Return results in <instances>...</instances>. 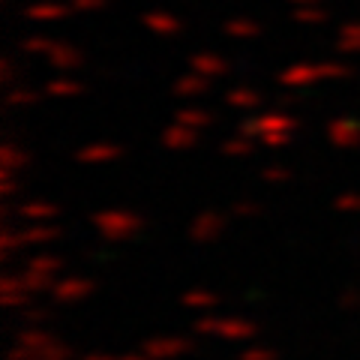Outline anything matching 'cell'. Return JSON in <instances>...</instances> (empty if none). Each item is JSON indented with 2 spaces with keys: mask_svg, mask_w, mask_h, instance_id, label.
I'll use <instances>...</instances> for the list:
<instances>
[{
  "mask_svg": "<svg viewBox=\"0 0 360 360\" xmlns=\"http://www.w3.org/2000/svg\"><path fill=\"white\" fill-rule=\"evenodd\" d=\"M9 360H72V348L63 345L58 336L37 330V328H27L15 336Z\"/></svg>",
  "mask_w": 360,
  "mask_h": 360,
  "instance_id": "obj_1",
  "label": "cell"
},
{
  "mask_svg": "<svg viewBox=\"0 0 360 360\" xmlns=\"http://www.w3.org/2000/svg\"><path fill=\"white\" fill-rule=\"evenodd\" d=\"M198 336H219V340H229V342H240V340H250L255 336V324L246 321V319H238V315H205V319L195 321L193 328Z\"/></svg>",
  "mask_w": 360,
  "mask_h": 360,
  "instance_id": "obj_2",
  "label": "cell"
},
{
  "mask_svg": "<svg viewBox=\"0 0 360 360\" xmlns=\"http://www.w3.org/2000/svg\"><path fill=\"white\" fill-rule=\"evenodd\" d=\"M141 217H135L129 210H103L94 213V229L103 234L105 240L117 243V240H129L141 231Z\"/></svg>",
  "mask_w": 360,
  "mask_h": 360,
  "instance_id": "obj_3",
  "label": "cell"
},
{
  "mask_svg": "<svg viewBox=\"0 0 360 360\" xmlns=\"http://www.w3.org/2000/svg\"><path fill=\"white\" fill-rule=\"evenodd\" d=\"M348 70L340 63H300V66H291L279 75V82L285 87H307L312 82H321V78H342Z\"/></svg>",
  "mask_w": 360,
  "mask_h": 360,
  "instance_id": "obj_4",
  "label": "cell"
},
{
  "mask_svg": "<svg viewBox=\"0 0 360 360\" xmlns=\"http://www.w3.org/2000/svg\"><path fill=\"white\" fill-rule=\"evenodd\" d=\"M60 270V262L51 255H39L21 270V279H25L27 291H42V288H54V276Z\"/></svg>",
  "mask_w": 360,
  "mask_h": 360,
  "instance_id": "obj_5",
  "label": "cell"
},
{
  "mask_svg": "<svg viewBox=\"0 0 360 360\" xmlns=\"http://www.w3.org/2000/svg\"><path fill=\"white\" fill-rule=\"evenodd\" d=\"M186 352H193V340L186 336H153L141 345V354L148 360H174Z\"/></svg>",
  "mask_w": 360,
  "mask_h": 360,
  "instance_id": "obj_6",
  "label": "cell"
},
{
  "mask_svg": "<svg viewBox=\"0 0 360 360\" xmlns=\"http://www.w3.org/2000/svg\"><path fill=\"white\" fill-rule=\"evenodd\" d=\"M60 238L58 225H30V229H21L18 234L6 231L4 234V252H13L15 246H33V243H51Z\"/></svg>",
  "mask_w": 360,
  "mask_h": 360,
  "instance_id": "obj_7",
  "label": "cell"
},
{
  "mask_svg": "<svg viewBox=\"0 0 360 360\" xmlns=\"http://www.w3.org/2000/svg\"><path fill=\"white\" fill-rule=\"evenodd\" d=\"M295 129V120H291L288 115H264V117H252L246 120L240 127V135H246V139H262V135L267 132H291Z\"/></svg>",
  "mask_w": 360,
  "mask_h": 360,
  "instance_id": "obj_8",
  "label": "cell"
},
{
  "mask_svg": "<svg viewBox=\"0 0 360 360\" xmlns=\"http://www.w3.org/2000/svg\"><path fill=\"white\" fill-rule=\"evenodd\" d=\"M94 279H84V276H70V279H60V283H54L51 288V297L58 303H78L84 300L87 295H94Z\"/></svg>",
  "mask_w": 360,
  "mask_h": 360,
  "instance_id": "obj_9",
  "label": "cell"
},
{
  "mask_svg": "<svg viewBox=\"0 0 360 360\" xmlns=\"http://www.w3.org/2000/svg\"><path fill=\"white\" fill-rule=\"evenodd\" d=\"M219 231H222V217H219V213H213V210L201 213V217H195V222L189 225V238H193L195 243L217 240Z\"/></svg>",
  "mask_w": 360,
  "mask_h": 360,
  "instance_id": "obj_10",
  "label": "cell"
},
{
  "mask_svg": "<svg viewBox=\"0 0 360 360\" xmlns=\"http://www.w3.org/2000/svg\"><path fill=\"white\" fill-rule=\"evenodd\" d=\"M328 139L336 144V148H354L360 141V123L352 117H340V120H330L328 127Z\"/></svg>",
  "mask_w": 360,
  "mask_h": 360,
  "instance_id": "obj_11",
  "label": "cell"
},
{
  "mask_svg": "<svg viewBox=\"0 0 360 360\" xmlns=\"http://www.w3.org/2000/svg\"><path fill=\"white\" fill-rule=\"evenodd\" d=\"M120 153L123 150L117 148V144L96 141V144H87V148L78 150V162H84V165H105V162H115Z\"/></svg>",
  "mask_w": 360,
  "mask_h": 360,
  "instance_id": "obj_12",
  "label": "cell"
},
{
  "mask_svg": "<svg viewBox=\"0 0 360 360\" xmlns=\"http://www.w3.org/2000/svg\"><path fill=\"white\" fill-rule=\"evenodd\" d=\"M30 300V291L21 276H6L4 279V303L6 309H25Z\"/></svg>",
  "mask_w": 360,
  "mask_h": 360,
  "instance_id": "obj_13",
  "label": "cell"
},
{
  "mask_svg": "<svg viewBox=\"0 0 360 360\" xmlns=\"http://www.w3.org/2000/svg\"><path fill=\"white\" fill-rule=\"evenodd\" d=\"M195 141H198V132L189 129V127H184V123H177V127H168V129L162 132V144H165V148H172V150L195 148Z\"/></svg>",
  "mask_w": 360,
  "mask_h": 360,
  "instance_id": "obj_14",
  "label": "cell"
},
{
  "mask_svg": "<svg viewBox=\"0 0 360 360\" xmlns=\"http://www.w3.org/2000/svg\"><path fill=\"white\" fill-rule=\"evenodd\" d=\"M180 303H184L186 309H193V312H207V309H213L219 303V295H213V291H207V288H193V291H186V295L180 297Z\"/></svg>",
  "mask_w": 360,
  "mask_h": 360,
  "instance_id": "obj_15",
  "label": "cell"
},
{
  "mask_svg": "<svg viewBox=\"0 0 360 360\" xmlns=\"http://www.w3.org/2000/svg\"><path fill=\"white\" fill-rule=\"evenodd\" d=\"M189 66H193V72L205 75V78H217V75H222L225 70H229L225 60L217 58V54H195V58L189 60Z\"/></svg>",
  "mask_w": 360,
  "mask_h": 360,
  "instance_id": "obj_16",
  "label": "cell"
},
{
  "mask_svg": "<svg viewBox=\"0 0 360 360\" xmlns=\"http://www.w3.org/2000/svg\"><path fill=\"white\" fill-rule=\"evenodd\" d=\"M45 54H49V60H51L54 70H72V66L82 63L78 51H72L70 45H51V49L45 51Z\"/></svg>",
  "mask_w": 360,
  "mask_h": 360,
  "instance_id": "obj_17",
  "label": "cell"
},
{
  "mask_svg": "<svg viewBox=\"0 0 360 360\" xmlns=\"http://www.w3.org/2000/svg\"><path fill=\"white\" fill-rule=\"evenodd\" d=\"M18 217L33 219V222H45V219H54V217H58V207L49 205V201H27V205L18 207Z\"/></svg>",
  "mask_w": 360,
  "mask_h": 360,
  "instance_id": "obj_18",
  "label": "cell"
},
{
  "mask_svg": "<svg viewBox=\"0 0 360 360\" xmlns=\"http://www.w3.org/2000/svg\"><path fill=\"white\" fill-rule=\"evenodd\" d=\"M205 90H207V78L198 75V72H189V75H184L174 84V94L177 96H201Z\"/></svg>",
  "mask_w": 360,
  "mask_h": 360,
  "instance_id": "obj_19",
  "label": "cell"
},
{
  "mask_svg": "<svg viewBox=\"0 0 360 360\" xmlns=\"http://www.w3.org/2000/svg\"><path fill=\"white\" fill-rule=\"evenodd\" d=\"M72 6H60V4H39V6H30L27 9V18L30 21H58L70 13Z\"/></svg>",
  "mask_w": 360,
  "mask_h": 360,
  "instance_id": "obj_20",
  "label": "cell"
},
{
  "mask_svg": "<svg viewBox=\"0 0 360 360\" xmlns=\"http://www.w3.org/2000/svg\"><path fill=\"white\" fill-rule=\"evenodd\" d=\"M144 21V27L153 30V33H177V18L174 15H168V13H148L141 18Z\"/></svg>",
  "mask_w": 360,
  "mask_h": 360,
  "instance_id": "obj_21",
  "label": "cell"
},
{
  "mask_svg": "<svg viewBox=\"0 0 360 360\" xmlns=\"http://www.w3.org/2000/svg\"><path fill=\"white\" fill-rule=\"evenodd\" d=\"M21 165H27V153H21L13 141L4 144V156H0V172H4V174H13V172H18Z\"/></svg>",
  "mask_w": 360,
  "mask_h": 360,
  "instance_id": "obj_22",
  "label": "cell"
},
{
  "mask_svg": "<svg viewBox=\"0 0 360 360\" xmlns=\"http://www.w3.org/2000/svg\"><path fill=\"white\" fill-rule=\"evenodd\" d=\"M258 103H262V96L250 87H238L229 94V105H234V108H255Z\"/></svg>",
  "mask_w": 360,
  "mask_h": 360,
  "instance_id": "obj_23",
  "label": "cell"
},
{
  "mask_svg": "<svg viewBox=\"0 0 360 360\" xmlns=\"http://www.w3.org/2000/svg\"><path fill=\"white\" fill-rule=\"evenodd\" d=\"M177 123H184V127H189V129H201V127L210 123V115L201 111V108H184V111H177Z\"/></svg>",
  "mask_w": 360,
  "mask_h": 360,
  "instance_id": "obj_24",
  "label": "cell"
},
{
  "mask_svg": "<svg viewBox=\"0 0 360 360\" xmlns=\"http://www.w3.org/2000/svg\"><path fill=\"white\" fill-rule=\"evenodd\" d=\"M78 90H82V84L72 82V78H58V82L45 84V94L49 96H75Z\"/></svg>",
  "mask_w": 360,
  "mask_h": 360,
  "instance_id": "obj_25",
  "label": "cell"
},
{
  "mask_svg": "<svg viewBox=\"0 0 360 360\" xmlns=\"http://www.w3.org/2000/svg\"><path fill=\"white\" fill-rule=\"evenodd\" d=\"M225 33H229V37L246 39V37H255L258 25H255V21H250V18H234V21H229V25H225Z\"/></svg>",
  "mask_w": 360,
  "mask_h": 360,
  "instance_id": "obj_26",
  "label": "cell"
},
{
  "mask_svg": "<svg viewBox=\"0 0 360 360\" xmlns=\"http://www.w3.org/2000/svg\"><path fill=\"white\" fill-rule=\"evenodd\" d=\"M252 150V144H250V139H246V135H238V139H229L222 144V153L225 156H246Z\"/></svg>",
  "mask_w": 360,
  "mask_h": 360,
  "instance_id": "obj_27",
  "label": "cell"
},
{
  "mask_svg": "<svg viewBox=\"0 0 360 360\" xmlns=\"http://www.w3.org/2000/svg\"><path fill=\"white\" fill-rule=\"evenodd\" d=\"M295 18H297V21H303V25H321V21H324V9H319L315 4L300 6L297 13H295Z\"/></svg>",
  "mask_w": 360,
  "mask_h": 360,
  "instance_id": "obj_28",
  "label": "cell"
},
{
  "mask_svg": "<svg viewBox=\"0 0 360 360\" xmlns=\"http://www.w3.org/2000/svg\"><path fill=\"white\" fill-rule=\"evenodd\" d=\"M340 45H342V51H357L360 49V25H348L340 37Z\"/></svg>",
  "mask_w": 360,
  "mask_h": 360,
  "instance_id": "obj_29",
  "label": "cell"
},
{
  "mask_svg": "<svg viewBox=\"0 0 360 360\" xmlns=\"http://www.w3.org/2000/svg\"><path fill=\"white\" fill-rule=\"evenodd\" d=\"M238 360H276V352L274 348H264V345H252V348H243Z\"/></svg>",
  "mask_w": 360,
  "mask_h": 360,
  "instance_id": "obj_30",
  "label": "cell"
},
{
  "mask_svg": "<svg viewBox=\"0 0 360 360\" xmlns=\"http://www.w3.org/2000/svg\"><path fill=\"white\" fill-rule=\"evenodd\" d=\"M333 207L340 213H357L360 210V193H345L333 201Z\"/></svg>",
  "mask_w": 360,
  "mask_h": 360,
  "instance_id": "obj_31",
  "label": "cell"
},
{
  "mask_svg": "<svg viewBox=\"0 0 360 360\" xmlns=\"http://www.w3.org/2000/svg\"><path fill=\"white\" fill-rule=\"evenodd\" d=\"M262 177L264 180H270V184H283V180H288L291 177V172L285 165H267L264 172H262Z\"/></svg>",
  "mask_w": 360,
  "mask_h": 360,
  "instance_id": "obj_32",
  "label": "cell"
},
{
  "mask_svg": "<svg viewBox=\"0 0 360 360\" xmlns=\"http://www.w3.org/2000/svg\"><path fill=\"white\" fill-rule=\"evenodd\" d=\"M54 42H49V39H42V37H30V39H25L21 42V49H27V51H49Z\"/></svg>",
  "mask_w": 360,
  "mask_h": 360,
  "instance_id": "obj_33",
  "label": "cell"
},
{
  "mask_svg": "<svg viewBox=\"0 0 360 360\" xmlns=\"http://www.w3.org/2000/svg\"><path fill=\"white\" fill-rule=\"evenodd\" d=\"M231 213H234V217H255L258 205H255V201H238V205L231 207Z\"/></svg>",
  "mask_w": 360,
  "mask_h": 360,
  "instance_id": "obj_34",
  "label": "cell"
},
{
  "mask_svg": "<svg viewBox=\"0 0 360 360\" xmlns=\"http://www.w3.org/2000/svg\"><path fill=\"white\" fill-rule=\"evenodd\" d=\"M33 99H37V96H33L30 90H13L6 103H9V105H27V103H33Z\"/></svg>",
  "mask_w": 360,
  "mask_h": 360,
  "instance_id": "obj_35",
  "label": "cell"
},
{
  "mask_svg": "<svg viewBox=\"0 0 360 360\" xmlns=\"http://www.w3.org/2000/svg\"><path fill=\"white\" fill-rule=\"evenodd\" d=\"M258 141H262V144H270V148H283V144L288 141V132H267V135H262Z\"/></svg>",
  "mask_w": 360,
  "mask_h": 360,
  "instance_id": "obj_36",
  "label": "cell"
},
{
  "mask_svg": "<svg viewBox=\"0 0 360 360\" xmlns=\"http://www.w3.org/2000/svg\"><path fill=\"white\" fill-rule=\"evenodd\" d=\"M105 4V0H72V9H78V13H90V9H99V6H103Z\"/></svg>",
  "mask_w": 360,
  "mask_h": 360,
  "instance_id": "obj_37",
  "label": "cell"
},
{
  "mask_svg": "<svg viewBox=\"0 0 360 360\" xmlns=\"http://www.w3.org/2000/svg\"><path fill=\"white\" fill-rule=\"evenodd\" d=\"M340 303H342L345 309H354V307H360V291H357V288H352V291H348V295H345Z\"/></svg>",
  "mask_w": 360,
  "mask_h": 360,
  "instance_id": "obj_38",
  "label": "cell"
},
{
  "mask_svg": "<svg viewBox=\"0 0 360 360\" xmlns=\"http://www.w3.org/2000/svg\"><path fill=\"white\" fill-rule=\"evenodd\" d=\"M87 360H148L144 354H123V357H111V354H94V357H87Z\"/></svg>",
  "mask_w": 360,
  "mask_h": 360,
  "instance_id": "obj_39",
  "label": "cell"
},
{
  "mask_svg": "<svg viewBox=\"0 0 360 360\" xmlns=\"http://www.w3.org/2000/svg\"><path fill=\"white\" fill-rule=\"evenodd\" d=\"M42 315H45L42 309H27V315H25V319H27V321H39Z\"/></svg>",
  "mask_w": 360,
  "mask_h": 360,
  "instance_id": "obj_40",
  "label": "cell"
},
{
  "mask_svg": "<svg viewBox=\"0 0 360 360\" xmlns=\"http://www.w3.org/2000/svg\"><path fill=\"white\" fill-rule=\"evenodd\" d=\"M0 70H4V78H6V82L13 78V63H9V60H4V66H0Z\"/></svg>",
  "mask_w": 360,
  "mask_h": 360,
  "instance_id": "obj_41",
  "label": "cell"
},
{
  "mask_svg": "<svg viewBox=\"0 0 360 360\" xmlns=\"http://www.w3.org/2000/svg\"><path fill=\"white\" fill-rule=\"evenodd\" d=\"M295 4H300V6H309V4H315V0H295Z\"/></svg>",
  "mask_w": 360,
  "mask_h": 360,
  "instance_id": "obj_42",
  "label": "cell"
}]
</instances>
